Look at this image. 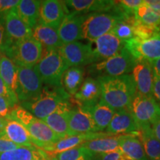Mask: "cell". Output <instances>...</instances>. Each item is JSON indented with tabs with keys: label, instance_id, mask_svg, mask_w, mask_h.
<instances>
[{
	"label": "cell",
	"instance_id": "f907efd6",
	"mask_svg": "<svg viewBox=\"0 0 160 160\" xmlns=\"http://www.w3.org/2000/svg\"><path fill=\"white\" fill-rule=\"evenodd\" d=\"M1 57H2V53L1 52H0V64H1Z\"/></svg>",
	"mask_w": 160,
	"mask_h": 160
},
{
	"label": "cell",
	"instance_id": "d590c367",
	"mask_svg": "<svg viewBox=\"0 0 160 160\" xmlns=\"http://www.w3.org/2000/svg\"><path fill=\"white\" fill-rule=\"evenodd\" d=\"M133 37L140 40L149 39V38L152 37L153 35H155L156 33L159 31L146 27V26L143 25L142 24L139 23V22L136 21V20L134 21V22H133Z\"/></svg>",
	"mask_w": 160,
	"mask_h": 160
},
{
	"label": "cell",
	"instance_id": "f35d334b",
	"mask_svg": "<svg viewBox=\"0 0 160 160\" xmlns=\"http://www.w3.org/2000/svg\"><path fill=\"white\" fill-rule=\"evenodd\" d=\"M20 0H0V16L5 17L9 11L15 9Z\"/></svg>",
	"mask_w": 160,
	"mask_h": 160
},
{
	"label": "cell",
	"instance_id": "4dcf8cb0",
	"mask_svg": "<svg viewBox=\"0 0 160 160\" xmlns=\"http://www.w3.org/2000/svg\"><path fill=\"white\" fill-rule=\"evenodd\" d=\"M84 81L82 68L71 67L64 73L62 79V86L71 97H73Z\"/></svg>",
	"mask_w": 160,
	"mask_h": 160
},
{
	"label": "cell",
	"instance_id": "9c48e42d",
	"mask_svg": "<svg viewBox=\"0 0 160 160\" xmlns=\"http://www.w3.org/2000/svg\"><path fill=\"white\" fill-rule=\"evenodd\" d=\"M58 51L69 68H82V66L96 63L90 44L85 45L79 41L63 44L58 49Z\"/></svg>",
	"mask_w": 160,
	"mask_h": 160
},
{
	"label": "cell",
	"instance_id": "4316f807",
	"mask_svg": "<svg viewBox=\"0 0 160 160\" xmlns=\"http://www.w3.org/2000/svg\"><path fill=\"white\" fill-rule=\"evenodd\" d=\"M137 137L139 138L149 160H160V142L153 133L151 125L139 128Z\"/></svg>",
	"mask_w": 160,
	"mask_h": 160
},
{
	"label": "cell",
	"instance_id": "44dd1931",
	"mask_svg": "<svg viewBox=\"0 0 160 160\" xmlns=\"http://www.w3.org/2000/svg\"><path fill=\"white\" fill-rule=\"evenodd\" d=\"M4 19L8 38L11 43L28 39L33 36V29L20 19L15 9L6 13Z\"/></svg>",
	"mask_w": 160,
	"mask_h": 160
},
{
	"label": "cell",
	"instance_id": "8d00e7d4",
	"mask_svg": "<svg viewBox=\"0 0 160 160\" xmlns=\"http://www.w3.org/2000/svg\"><path fill=\"white\" fill-rule=\"evenodd\" d=\"M0 96L8 100L13 106L17 105L19 102L17 96L8 88L1 77H0Z\"/></svg>",
	"mask_w": 160,
	"mask_h": 160
},
{
	"label": "cell",
	"instance_id": "7c38bea8",
	"mask_svg": "<svg viewBox=\"0 0 160 160\" xmlns=\"http://www.w3.org/2000/svg\"><path fill=\"white\" fill-rule=\"evenodd\" d=\"M69 13V10L64 1H41L38 23L58 29L65 17Z\"/></svg>",
	"mask_w": 160,
	"mask_h": 160
},
{
	"label": "cell",
	"instance_id": "484cf974",
	"mask_svg": "<svg viewBox=\"0 0 160 160\" xmlns=\"http://www.w3.org/2000/svg\"><path fill=\"white\" fill-rule=\"evenodd\" d=\"M40 4L37 0H20L15 8L20 19L32 29L39 22Z\"/></svg>",
	"mask_w": 160,
	"mask_h": 160
},
{
	"label": "cell",
	"instance_id": "1f68e13d",
	"mask_svg": "<svg viewBox=\"0 0 160 160\" xmlns=\"http://www.w3.org/2000/svg\"><path fill=\"white\" fill-rule=\"evenodd\" d=\"M134 19L146 27L160 31V15L146 5L144 1L134 11Z\"/></svg>",
	"mask_w": 160,
	"mask_h": 160
},
{
	"label": "cell",
	"instance_id": "74e56055",
	"mask_svg": "<svg viewBox=\"0 0 160 160\" xmlns=\"http://www.w3.org/2000/svg\"><path fill=\"white\" fill-rule=\"evenodd\" d=\"M12 43L8 40L7 33H6L4 17L0 16V52L2 53Z\"/></svg>",
	"mask_w": 160,
	"mask_h": 160
},
{
	"label": "cell",
	"instance_id": "52a82bcc",
	"mask_svg": "<svg viewBox=\"0 0 160 160\" xmlns=\"http://www.w3.org/2000/svg\"><path fill=\"white\" fill-rule=\"evenodd\" d=\"M130 111L139 128L152 125L160 119V105L153 97H145L136 93Z\"/></svg>",
	"mask_w": 160,
	"mask_h": 160
},
{
	"label": "cell",
	"instance_id": "7a4b0ae2",
	"mask_svg": "<svg viewBox=\"0 0 160 160\" xmlns=\"http://www.w3.org/2000/svg\"><path fill=\"white\" fill-rule=\"evenodd\" d=\"M71 96L62 87L48 86L34 99L20 102V106L39 119H44L56 111L62 103L70 101Z\"/></svg>",
	"mask_w": 160,
	"mask_h": 160
},
{
	"label": "cell",
	"instance_id": "f6af8a7d",
	"mask_svg": "<svg viewBox=\"0 0 160 160\" xmlns=\"http://www.w3.org/2000/svg\"><path fill=\"white\" fill-rule=\"evenodd\" d=\"M122 152H111L108 153L101 155V160H117Z\"/></svg>",
	"mask_w": 160,
	"mask_h": 160
},
{
	"label": "cell",
	"instance_id": "ee69618b",
	"mask_svg": "<svg viewBox=\"0 0 160 160\" xmlns=\"http://www.w3.org/2000/svg\"><path fill=\"white\" fill-rule=\"evenodd\" d=\"M153 77L160 78V58L151 62Z\"/></svg>",
	"mask_w": 160,
	"mask_h": 160
},
{
	"label": "cell",
	"instance_id": "d6986e66",
	"mask_svg": "<svg viewBox=\"0 0 160 160\" xmlns=\"http://www.w3.org/2000/svg\"><path fill=\"white\" fill-rule=\"evenodd\" d=\"M71 109L70 102H65L54 112L42 119L44 122L61 139L71 137L68 128V117Z\"/></svg>",
	"mask_w": 160,
	"mask_h": 160
},
{
	"label": "cell",
	"instance_id": "c3c4849f",
	"mask_svg": "<svg viewBox=\"0 0 160 160\" xmlns=\"http://www.w3.org/2000/svg\"><path fill=\"white\" fill-rule=\"evenodd\" d=\"M117 160H132L131 159H130L129 157H128L125 154H124V153H121V155L119 156V157L118 158Z\"/></svg>",
	"mask_w": 160,
	"mask_h": 160
},
{
	"label": "cell",
	"instance_id": "5b68a950",
	"mask_svg": "<svg viewBox=\"0 0 160 160\" xmlns=\"http://www.w3.org/2000/svg\"><path fill=\"white\" fill-rule=\"evenodd\" d=\"M136 61L125 47L113 57L92 64L89 68L93 73L99 74V77H119L131 73Z\"/></svg>",
	"mask_w": 160,
	"mask_h": 160
},
{
	"label": "cell",
	"instance_id": "f546056e",
	"mask_svg": "<svg viewBox=\"0 0 160 160\" xmlns=\"http://www.w3.org/2000/svg\"><path fill=\"white\" fill-rule=\"evenodd\" d=\"M0 77L8 88L17 95L18 88L17 66L12 60L3 54H2L0 64Z\"/></svg>",
	"mask_w": 160,
	"mask_h": 160
},
{
	"label": "cell",
	"instance_id": "60d3db41",
	"mask_svg": "<svg viewBox=\"0 0 160 160\" xmlns=\"http://www.w3.org/2000/svg\"><path fill=\"white\" fill-rule=\"evenodd\" d=\"M19 148V146L16 145L9 139L2 134H0V154L5 153V152L12 151V150L17 149Z\"/></svg>",
	"mask_w": 160,
	"mask_h": 160
},
{
	"label": "cell",
	"instance_id": "bcb514c9",
	"mask_svg": "<svg viewBox=\"0 0 160 160\" xmlns=\"http://www.w3.org/2000/svg\"><path fill=\"white\" fill-rule=\"evenodd\" d=\"M151 128L156 137L160 142V119L158 120L157 122H156L155 123H153L151 125Z\"/></svg>",
	"mask_w": 160,
	"mask_h": 160
},
{
	"label": "cell",
	"instance_id": "d6a6232c",
	"mask_svg": "<svg viewBox=\"0 0 160 160\" xmlns=\"http://www.w3.org/2000/svg\"><path fill=\"white\" fill-rule=\"evenodd\" d=\"M55 157L58 160H96V154L82 146L57 153Z\"/></svg>",
	"mask_w": 160,
	"mask_h": 160
},
{
	"label": "cell",
	"instance_id": "4fadbf2b",
	"mask_svg": "<svg viewBox=\"0 0 160 160\" xmlns=\"http://www.w3.org/2000/svg\"><path fill=\"white\" fill-rule=\"evenodd\" d=\"M96 63L113 57L125 48V42L122 41L112 34L106 33L93 42H90Z\"/></svg>",
	"mask_w": 160,
	"mask_h": 160
},
{
	"label": "cell",
	"instance_id": "277c9868",
	"mask_svg": "<svg viewBox=\"0 0 160 160\" xmlns=\"http://www.w3.org/2000/svg\"><path fill=\"white\" fill-rule=\"evenodd\" d=\"M1 53L8 57L16 65L33 68L42 58L43 47L32 37L12 43Z\"/></svg>",
	"mask_w": 160,
	"mask_h": 160
},
{
	"label": "cell",
	"instance_id": "cb8c5ba5",
	"mask_svg": "<svg viewBox=\"0 0 160 160\" xmlns=\"http://www.w3.org/2000/svg\"><path fill=\"white\" fill-rule=\"evenodd\" d=\"M45 48V50L59 49L63 45L58 34L57 29L38 23L33 28V36Z\"/></svg>",
	"mask_w": 160,
	"mask_h": 160
},
{
	"label": "cell",
	"instance_id": "836d02e7",
	"mask_svg": "<svg viewBox=\"0 0 160 160\" xmlns=\"http://www.w3.org/2000/svg\"><path fill=\"white\" fill-rule=\"evenodd\" d=\"M134 21V17L121 20L114 26L110 33L116 36L122 41H128L133 37V25Z\"/></svg>",
	"mask_w": 160,
	"mask_h": 160
},
{
	"label": "cell",
	"instance_id": "ac0fdd59",
	"mask_svg": "<svg viewBox=\"0 0 160 160\" xmlns=\"http://www.w3.org/2000/svg\"><path fill=\"white\" fill-rule=\"evenodd\" d=\"M111 136L113 135L106 133L105 131L71 136V137H68L61 139L57 142H56L48 148H46L43 151H45L46 153H48L50 155L55 156L57 153L82 145L84 143L87 142L88 141L99 139V138L111 137Z\"/></svg>",
	"mask_w": 160,
	"mask_h": 160
},
{
	"label": "cell",
	"instance_id": "6da1fadb",
	"mask_svg": "<svg viewBox=\"0 0 160 160\" xmlns=\"http://www.w3.org/2000/svg\"><path fill=\"white\" fill-rule=\"evenodd\" d=\"M101 99L116 111L131 108V102L137 93L131 75L119 77H98Z\"/></svg>",
	"mask_w": 160,
	"mask_h": 160
},
{
	"label": "cell",
	"instance_id": "8fae6325",
	"mask_svg": "<svg viewBox=\"0 0 160 160\" xmlns=\"http://www.w3.org/2000/svg\"><path fill=\"white\" fill-rule=\"evenodd\" d=\"M24 127L31 136L33 145L38 148L44 150L61 139L42 120L34 116Z\"/></svg>",
	"mask_w": 160,
	"mask_h": 160
},
{
	"label": "cell",
	"instance_id": "3957f363",
	"mask_svg": "<svg viewBox=\"0 0 160 160\" xmlns=\"http://www.w3.org/2000/svg\"><path fill=\"white\" fill-rule=\"evenodd\" d=\"M33 69L48 86L62 87V79L68 66L64 61L58 49L45 50Z\"/></svg>",
	"mask_w": 160,
	"mask_h": 160
},
{
	"label": "cell",
	"instance_id": "ab89813d",
	"mask_svg": "<svg viewBox=\"0 0 160 160\" xmlns=\"http://www.w3.org/2000/svg\"><path fill=\"white\" fill-rule=\"evenodd\" d=\"M13 107L8 100L0 96V117L7 119Z\"/></svg>",
	"mask_w": 160,
	"mask_h": 160
},
{
	"label": "cell",
	"instance_id": "5bb4252c",
	"mask_svg": "<svg viewBox=\"0 0 160 160\" xmlns=\"http://www.w3.org/2000/svg\"><path fill=\"white\" fill-rule=\"evenodd\" d=\"M131 73L137 93L145 97H153V74L151 62L146 60H137Z\"/></svg>",
	"mask_w": 160,
	"mask_h": 160
},
{
	"label": "cell",
	"instance_id": "7bdbcfd3",
	"mask_svg": "<svg viewBox=\"0 0 160 160\" xmlns=\"http://www.w3.org/2000/svg\"><path fill=\"white\" fill-rule=\"evenodd\" d=\"M144 2L150 8L160 15V0H146Z\"/></svg>",
	"mask_w": 160,
	"mask_h": 160
},
{
	"label": "cell",
	"instance_id": "b9f144b4",
	"mask_svg": "<svg viewBox=\"0 0 160 160\" xmlns=\"http://www.w3.org/2000/svg\"><path fill=\"white\" fill-rule=\"evenodd\" d=\"M153 96L160 105V78L153 77Z\"/></svg>",
	"mask_w": 160,
	"mask_h": 160
},
{
	"label": "cell",
	"instance_id": "d4e9b609",
	"mask_svg": "<svg viewBox=\"0 0 160 160\" xmlns=\"http://www.w3.org/2000/svg\"><path fill=\"white\" fill-rule=\"evenodd\" d=\"M91 114L99 132H104L109 125L116 111L102 100L95 105L82 107Z\"/></svg>",
	"mask_w": 160,
	"mask_h": 160
},
{
	"label": "cell",
	"instance_id": "30bf717a",
	"mask_svg": "<svg viewBox=\"0 0 160 160\" xmlns=\"http://www.w3.org/2000/svg\"><path fill=\"white\" fill-rule=\"evenodd\" d=\"M125 47L136 60L152 62L160 58V31L148 39L133 37L125 42Z\"/></svg>",
	"mask_w": 160,
	"mask_h": 160
},
{
	"label": "cell",
	"instance_id": "9a60e30c",
	"mask_svg": "<svg viewBox=\"0 0 160 160\" xmlns=\"http://www.w3.org/2000/svg\"><path fill=\"white\" fill-rule=\"evenodd\" d=\"M88 14L71 12L60 24L57 31L62 44H68L82 39V26Z\"/></svg>",
	"mask_w": 160,
	"mask_h": 160
},
{
	"label": "cell",
	"instance_id": "7402d4cb",
	"mask_svg": "<svg viewBox=\"0 0 160 160\" xmlns=\"http://www.w3.org/2000/svg\"><path fill=\"white\" fill-rule=\"evenodd\" d=\"M65 2L72 12L86 14L87 13H108L115 5V1L108 0H68Z\"/></svg>",
	"mask_w": 160,
	"mask_h": 160
},
{
	"label": "cell",
	"instance_id": "ba28073f",
	"mask_svg": "<svg viewBox=\"0 0 160 160\" xmlns=\"http://www.w3.org/2000/svg\"><path fill=\"white\" fill-rule=\"evenodd\" d=\"M17 96L19 102L37 97L42 91V82L33 68L17 66Z\"/></svg>",
	"mask_w": 160,
	"mask_h": 160
},
{
	"label": "cell",
	"instance_id": "e575fe53",
	"mask_svg": "<svg viewBox=\"0 0 160 160\" xmlns=\"http://www.w3.org/2000/svg\"><path fill=\"white\" fill-rule=\"evenodd\" d=\"M35 146L32 148L19 147L17 149L0 154V160H32Z\"/></svg>",
	"mask_w": 160,
	"mask_h": 160
},
{
	"label": "cell",
	"instance_id": "f1b7e54d",
	"mask_svg": "<svg viewBox=\"0 0 160 160\" xmlns=\"http://www.w3.org/2000/svg\"><path fill=\"white\" fill-rule=\"evenodd\" d=\"M119 136H111L93 139L84 143L81 146L89 150L94 154L102 155L111 152H122L119 147Z\"/></svg>",
	"mask_w": 160,
	"mask_h": 160
},
{
	"label": "cell",
	"instance_id": "8992f818",
	"mask_svg": "<svg viewBox=\"0 0 160 160\" xmlns=\"http://www.w3.org/2000/svg\"><path fill=\"white\" fill-rule=\"evenodd\" d=\"M123 19L112 12L92 13L87 15L82 26V39L93 42L102 36L108 33Z\"/></svg>",
	"mask_w": 160,
	"mask_h": 160
},
{
	"label": "cell",
	"instance_id": "ffe728a7",
	"mask_svg": "<svg viewBox=\"0 0 160 160\" xmlns=\"http://www.w3.org/2000/svg\"><path fill=\"white\" fill-rule=\"evenodd\" d=\"M101 99V91L97 79L88 77L84 79L79 89L73 96V101L80 107H88L98 103Z\"/></svg>",
	"mask_w": 160,
	"mask_h": 160
},
{
	"label": "cell",
	"instance_id": "7dc6e473",
	"mask_svg": "<svg viewBox=\"0 0 160 160\" xmlns=\"http://www.w3.org/2000/svg\"><path fill=\"white\" fill-rule=\"evenodd\" d=\"M5 123H6V119H4V118L0 117V134H1L4 131V128H5Z\"/></svg>",
	"mask_w": 160,
	"mask_h": 160
},
{
	"label": "cell",
	"instance_id": "e0dca14e",
	"mask_svg": "<svg viewBox=\"0 0 160 160\" xmlns=\"http://www.w3.org/2000/svg\"><path fill=\"white\" fill-rule=\"evenodd\" d=\"M68 128L71 137L99 132L91 114L80 106L71 108L68 117Z\"/></svg>",
	"mask_w": 160,
	"mask_h": 160
},
{
	"label": "cell",
	"instance_id": "681fc988",
	"mask_svg": "<svg viewBox=\"0 0 160 160\" xmlns=\"http://www.w3.org/2000/svg\"><path fill=\"white\" fill-rule=\"evenodd\" d=\"M48 160H58V159H57V157H56L55 156H52V155H50V157H49V159H48Z\"/></svg>",
	"mask_w": 160,
	"mask_h": 160
},
{
	"label": "cell",
	"instance_id": "2e32d148",
	"mask_svg": "<svg viewBox=\"0 0 160 160\" xmlns=\"http://www.w3.org/2000/svg\"><path fill=\"white\" fill-rule=\"evenodd\" d=\"M139 127L128 109L120 110L115 112L111 122L105 132L113 136L134 134L137 136Z\"/></svg>",
	"mask_w": 160,
	"mask_h": 160
},
{
	"label": "cell",
	"instance_id": "603a6c76",
	"mask_svg": "<svg viewBox=\"0 0 160 160\" xmlns=\"http://www.w3.org/2000/svg\"><path fill=\"white\" fill-rule=\"evenodd\" d=\"M4 137L19 147H33L31 137L25 128L13 120L6 119L4 131L2 133Z\"/></svg>",
	"mask_w": 160,
	"mask_h": 160
},
{
	"label": "cell",
	"instance_id": "83f0119b",
	"mask_svg": "<svg viewBox=\"0 0 160 160\" xmlns=\"http://www.w3.org/2000/svg\"><path fill=\"white\" fill-rule=\"evenodd\" d=\"M119 147L124 154L132 160H149L142 144L134 134L120 135Z\"/></svg>",
	"mask_w": 160,
	"mask_h": 160
}]
</instances>
